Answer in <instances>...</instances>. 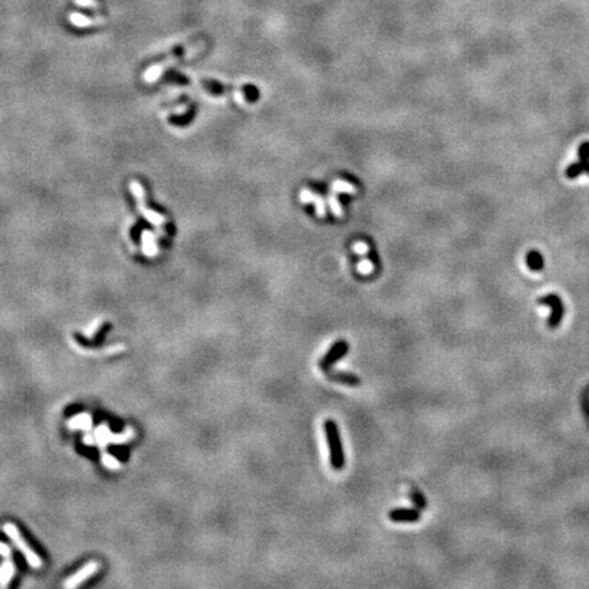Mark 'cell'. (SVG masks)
<instances>
[{"instance_id": "cell-1", "label": "cell", "mask_w": 589, "mask_h": 589, "mask_svg": "<svg viewBox=\"0 0 589 589\" xmlns=\"http://www.w3.org/2000/svg\"><path fill=\"white\" fill-rule=\"evenodd\" d=\"M324 431L327 446H329V458H330L331 468L334 471H341L345 466V452H344L338 424L333 419H326L324 421Z\"/></svg>"}, {"instance_id": "cell-2", "label": "cell", "mask_w": 589, "mask_h": 589, "mask_svg": "<svg viewBox=\"0 0 589 589\" xmlns=\"http://www.w3.org/2000/svg\"><path fill=\"white\" fill-rule=\"evenodd\" d=\"M3 532H4L7 536H8V539L11 540V543L17 547V550L20 551L21 554L25 557L26 562L30 565L33 569H41V566H43L41 558H40L39 554L30 547V544L26 542L25 538L22 536V533L20 532V529L15 526V524H13V523H6V524L3 525Z\"/></svg>"}, {"instance_id": "cell-3", "label": "cell", "mask_w": 589, "mask_h": 589, "mask_svg": "<svg viewBox=\"0 0 589 589\" xmlns=\"http://www.w3.org/2000/svg\"><path fill=\"white\" fill-rule=\"evenodd\" d=\"M350 345L347 340H337L336 343L331 345L329 350L325 353L324 356L321 357L319 360V369L322 370V372L326 370L331 369L336 363H338L343 357H345L349 353Z\"/></svg>"}, {"instance_id": "cell-4", "label": "cell", "mask_w": 589, "mask_h": 589, "mask_svg": "<svg viewBox=\"0 0 589 589\" xmlns=\"http://www.w3.org/2000/svg\"><path fill=\"white\" fill-rule=\"evenodd\" d=\"M101 569V564L97 561H90L87 564H85L79 570H77L72 576H70L65 583H63V588L72 589L81 587L82 584L86 583L87 580H90L94 574H97Z\"/></svg>"}, {"instance_id": "cell-5", "label": "cell", "mask_w": 589, "mask_h": 589, "mask_svg": "<svg viewBox=\"0 0 589 589\" xmlns=\"http://www.w3.org/2000/svg\"><path fill=\"white\" fill-rule=\"evenodd\" d=\"M130 188L132 190V193L135 195L138 209H139V212L143 214V217L148 221H150L153 225L161 227L162 224H164V217H162L161 214L155 213L153 210H149V209H148L146 203H145V190H143L142 186L136 180H134L130 183Z\"/></svg>"}, {"instance_id": "cell-6", "label": "cell", "mask_w": 589, "mask_h": 589, "mask_svg": "<svg viewBox=\"0 0 589 589\" xmlns=\"http://www.w3.org/2000/svg\"><path fill=\"white\" fill-rule=\"evenodd\" d=\"M388 517L393 523L411 524V523H417L420 520L421 513L414 506V507H397V509H392L388 513Z\"/></svg>"}, {"instance_id": "cell-7", "label": "cell", "mask_w": 589, "mask_h": 589, "mask_svg": "<svg viewBox=\"0 0 589 589\" xmlns=\"http://www.w3.org/2000/svg\"><path fill=\"white\" fill-rule=\"evenodd\" d=\"M324 374L330 379L331 382L340 383V385L348 386V388H357V386L362 385V379L356 374H352V372H348V371L329 369L324 371Z\"/></svg>"}, {"instance_id": "cell-8", "label": "cell", "mask_w": 589, "mask_h": 589, "mask_svg": "<svg viewBox=\"0 0 589 589\" xmlns=\"http://www.w3.org/2000/svg\"><path fill=\"white\" fill-rule=\"evenodd\" d=\"M70 345H71L74 349L77 350L79 355H84V356H109V355H116V353L123 352L124 348H126L124 344H115V345L107 347V348H104V349H90V348H84L81 344L74 341L72 338H70Z\"/></svg>"}, {"instance_id": "cell-9", "label": "cell", "mask_w": 589, "mask_h": 589, "mask_svg": "<svg viewBox=\"0 0 589 589\" xmlns=\"http://www.w3.org/2000/svg\"><path fill=\"white\" fill-rule=\"evenodd\" d=\"M539 303H540V305H547L551 307V310H552V314H551L550 318L551 326H558V325L561 324L562 317H564V305H562V302H561V299L558 298L557 295L551 293L548 296H544V298L539 299Z\"/></svg>"}, {"instance_id": "cell-10", "label": "cell", "mask_w": 589, "mask_h": 589, "mask_svg": "<svg viewBox=\"0 0 589 589\" xmlns=\"http://www.w3.org/2000/svg\"><path fill=\"white\" fill-rule=\"evenodd\" d=\"M67 427L72 430V431H85L89 433L93 428V417L90 414L87 412H81V414H74L72 417L68 419L67 421Z\"/></svg>"}, {"instance_id": "cell-11", "label": "cell", "mask_w": 589, "mask_h": 589, "mask_svg": "<svg viewBox=\"0 0 589 589\" xmlns=\"http://www.w3.org/2000/svg\"><path fill=\"white\" fill-rule=\"evenodd\" d=\"M17 571V565L11 558L4 559V562L0 565V588H7L10 583L13 581L14 576Z\"/></svg>"}, {"instance_id": "cell-12", "label": "cell", "mask_w": 589, "mask_h": 589, "mask_svg": "<svg viewBox=\"0 0 589 589\" xmlns=\"http://www.w3.org/2000/svg\"><path fill=\"white\" fill-rule=\"evenodd\" d=\"M93 435H94V439H96V445H97L100 450H104L108 445H110L112 431H110L109 426L107 423H101L98 427L94 428Z\"/></svg>"}, {"instance_id": "cell-13", "label": "cell", "mask_w": 589, "mask_h": 589, "mask_svg": "<svg viewBox=\"0 0 589 589\" xmlns=\"http://www.w3.org/2000/svg\"><path fill=\"white\" fill-rule=\"evenodd\" d=\"M583 172L589 174V158H580L578 162H573L569 168L566 169V177L569 179H576L581 175Z\"/></svg>"}, {"instance_id": "cell-14", "label": "cell", "mask_w": 589, "mask_h": 589, "mask_svg": "<svg viewBox=\"0 0 589 589\" xmlns=\"http://www.w3.org/2000/svg\"><path fill=\"white\" fill-rule=\"evenodd\" d=\"M409 499H411V502L414 503V507L419 509L420 512L421 510H426L428 507L426 495H424L417 487H411V490H409Z\"/></svg>"}, {"instance_id": "cell-15", "label": "cell", "mask_w": 589, "mask_h": 589, "mask_svg": "<svg viewBox=\"0 0 589 589\" xmlns=\"http://www.w3.org/2000/svg\"><path fill=\"white\" fill-rule=\"evenodd\" d=\"M134 438H135V430L131 427V426H129V427L124 428L123 433H119V434L112 433L110 445H124V443L131 442Z\"/></svg>"}, {"instance_id": "cell-16", "label": "cell", "mask_w": 589, "mask_h": 589, "mask_svg": "<svg viewBox=\"0 0 589 589\" xmlns=\"http://www.w3.org/2000/svg\"><path fill=\"white\" fill-rule=\"evenodd\" d=\"M526 265H528V267H529L531 270H533V272L542 270L544 266V261L542 254L535 251V250L531 251V253H528V255H526Z\"/></svg>"}, {"instance_id": "cell-17", "label": "cell", "mask_w": 589, "mask_h": 589, "mask_svg": "<svg viewBox=\"0 0 589 589\" xmlns=\"http://www.w3.org/2000/svg\"><path fill=\"white\" fill-rule=\"evenodd\" d=\"M104 324V318H96L94 321H91L90 324L87 325L86 327H84L82 329V334H84V337L86 338V340H93V337L96 336L98 333V330L101 329V326H103Z\"/></svg>"}, {"instance_id": "cell-18", "label": "cell", "mask_w": 589, "mask_h": 589, "mask_svg": "<svg viewBox=\"0 0 589 589\" xmlns=\"http://www.w3.org/2000/svg\"><path fill=\"white\" fill-rule=\"evenodd\" d=\"M101 464H103L104 468H107L108 471H113V472L120 471L122 466H123L120 461H117V458H115L112 454L107 453V452H103V454H101Z\"/></svg>"}, {"instance_id": "cell-19", "label": "cell", "mask_w": 589, "mask_h": 589, "mask_svg": "<svg viewBox=\"0 0 589 589\" xmlns=\"http://www.w3.org/2000/svg\"><path fill=\"white\" fill-rule=\"evenodd\" d=\"M143 236H145V254H146L148 257H154L155 254H157L154 236H152V233L149 232H145L143 233Z\"/></svg>"}, {"instance_id": "cell-20", "label": "cell", "mask_w": 589, "mask_h": 589, "mask_svg": "<svg viewBox=\"0 0 589 589\" xmlns=\"http://www.w3.org/2000/svg\"><path fill=\"white\" fill-rule=\"evenodd\" d=\"M0 557L4 558V559H8V558L13 557V551L10 548V545L3 543V542H0Z\"/></svg>"}, {"instance_id": "cell-21", "label": "cell", "mask_w": 589, "mask_h": 589, "mask_svg": "<svg viewBox=\"0 0 589 589\" xmlns=\"http://www.w3.org/2000/svg\"><path fill=\"white\" fill-rule=\"evenodd\" d=\"M82 442H84L85 445H87V446H91V445H96V439H94V435L90 434V431H89V433H85L84 436H82Z\"/></svg>"}]
</instances>
